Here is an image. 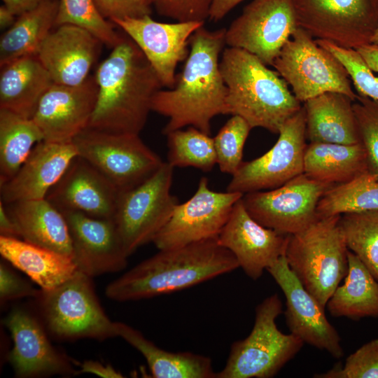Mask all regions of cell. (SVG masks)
<instances>
[{"label": "cell", "mask_w": 378, "mask_h": 378, "mask_svg": "<svg viewBox=\"0 0 378 378\" xmlns=\"http://www.w3.org/2000/svg\"><path fill=\"white\" fill-rule=\"evenodd\" d=\"M226 29H197L189 40L190 50L175 85L153 96L151 111L168 118L167 134L192 126L211 135V120L226 114L227 88L220 70Z\"/></svg>", "instance_id": "obj_1"}, {"label": "cell", "mask_w": 378, "mask_h": 378, "mask_svg": "<svg viewBox=\"0 0 378 378\" xmlns=\"http://www.w3.org/2000/svg\"><path fill=\"white\" fill-rule=\"evenodd\" d=\"M98 93L88 127L112 133L138 134L162 85L136 44L127 36L112 48L94 75Z\"/></svg>", "instance_id": "obj_2"}, {"label": "cell", "mask_w": 378, "mask_h": 378, "mask_svg": "<svg viewBox=\"0 0 378 378\" xmlns=\"http://www.w3.org/2000/svg\"><path fill=\"white\" fill-rule=\"evenodd\" d=\"M234 255L217 238L159 250L105 289L111 300L125 302L180 291L239 268Z\"/></svg>", "instance_id": "obj_3"}, {"label": "cell", "mask_w": 378, "mask_h": 378, "mask_svg": "<svg viewBox=\"0 0 378 378\" xmlns=\"http://www.w3.org/2000/svg\"><path fill=\"white\" fill-rule=\"evenodd\" d=\"M219 66L227 88L226 114L241 117L252 129L278 134L302 106L276 71L244 49L224 48Z\"/></svg>", "instance_id": "obj_4"}, {"label": "cell", "mask_w": 378, "mask_h": 378, "mask_svg": "<svg viewBox=\"0 0 378 378\" xmlns=\"http://www.w3.org/2000/svg\"><path fill=\"white\" fill-rule=\"evenodd\" d=\"M341 215L318 218L289 235L285 253L290 269L324 308L348 271V248Z\"/></svg>", "instance_id": "obj_5"}, {"label": "cell", "mask_w": 378, "mask_h": 378, "mask_svg": "<svg viewBox=\"0 0 378 378\" xmlns=\"http://www.w3.org/2000/svg\"><path fill=\"white\" fill-rule=\"evenodd\" d=\"M282 308L276 293L258 304L250 334L232 343L225 365L216 372V378H271L296 356L304 342L277 328L276 319Z\"/></svg>", "instance_id": "obj_6"}, {"label": "cell", "mask_w": 378, "mask_h": 378, "mask_svg": "<svg viewBox=\"0 0 378 378\" xmlns=\"http://www.w3.org/2000/svg\"><path fill=\"white\" fill-rule=\"evenodd\" d=\"M46 329L59 340L117 337L115 322L102 309L92 277L80 270L63 284L36 297Z\"/></svg>", "instance_id": "obj_7"}, {"label": "cell", "mask_w": 378, "mask_h": 378, "mask_svg": "<svg viewBox=\"0 0 378 378\" xmlns=\"http://www.w3.org/2000/svg\"><path fill=\"white\" fill-rule=\"evenodd\" d=\"M272 66L301 103L327 92L356 99L343 64L300 27L283 46Z\"/></svg>", "instance_id": "obj_8"}, {"label": "cell", "mask_w": 378, "mask_h": 378, "mask_svg": "<svg viewBox=\"0 0 378 378\" xmlns=\"http://www.w3.org/2000/svg\"><path fill=\"white\" fill-rule=\"evenodd\" d=\"M72 142L78 155L96 168L119 192L142 183L164 162L138 134L87 127Z\"/></svg>", "instance_id": "obj_9"}, {"label": "cell", "mask_w": 378, "mask_h": 378, "mask_svg": "<svg viewBox=\"0 0 378 378\" xmlns=\"http://www.w3.org/2000/svg\"><path fill=\"white\" fill-rule=\"evenodd\" d=\"M173 171L174 167L164 162L142 183L119 193L113 220L129 256L153 242L178 204L171 193Z\"/></svg>", "instance_id": "obj_10"}, {"label": "cell", "mask_w": 378, "mask_h": 378, "mask_svg": "<svg viewBox=\"0 0 378 378\" xmlns=\"http://www.w3.org/2000/svg\"><path fill=\"white\" fill-rule=\"evenodd\" d=\"M298 27L313 38L357 49L370 43L378 27L371 0H292Z\"/></svg>", "instance_id": "obj_11"}, {"label": "cell", "mask_w": 378, "mask_h": 378, "mask_svg": "<svg viewBox=\"0 0 378 378\" xmlns=\"http://www.w3.org/2000/svg\"><path fill=\"white\" fill-rule=\"evenodd\" d=\"M275 144L260 157L243 162L226 191L245 194L279 187L304 173L306 118L303 106L279 131Z\"/></svg>", "instance_id": "obj_12"}, {"label": "cell", "mask_w": 378, "mask_h": 378, "mask_svg": "<svg viewBox=\"0 0 378 378\" xmlns=\"http://www.w3.org/2000/svg\"><path fill=\"white\" fill-rule=\"evenodd\" d=\"M332 186L302 173L279 187L247 192L241 199L248 213L260 224L291 235L318 218V203Z\"/></svg>", "instance_id": "obj_13"}, {"label": "cell", "mask_w": 378, "mask_h": 378, "mask_svg": "<svg viewBox=\"0 0 378 378\" xmlns=\"http://www.w3.org/2000/svg\"><path fill=\"white\" fill-rule=\"evenodd\" d=\"M243 195L214 191L209 187L208 179L202 177L196 192L186 202L176 205L153 243L163 250L218 238L234 204Z\"/></svg>", "instance_id": "obj_14"}, {"label": "cell", "mask_w": 378, "mask_h": 378, "mask_svg": "<svg viewBox=\"0 0 378 378\" xmlns=\"http://www.w3.org/2000/svg\"><path fill=\"white\" fill-rule=\"evenodd\" d=\"M298 28L292 0H252L226 29L225 43L272 66Z\"/></svg>", "instance_id": "obj_15"}, {"label": "cell", "mask_w": 378, "mask_h": 378, "mask_svg": "<svg viewBox=\"0 0 378 378\" xmlns=\"http://www.w3.org/2000/svg\"><path fill=\"white\" fill-rule=\"evenodd\" d=\"M267 271L273 277L286 298L284 312L290 333L303 342L326 351L333 358L343 357L341 338L328 321L325 308L306 290L290 269L285 255Z\"/></svg>", "instance_id": "obj_16"}, {"label": "cell", "mask_w": 378, "mask_h": 378, "mask_svg": "<svg viewBox=\"0 0 378 378\" xmlns=\"http://www.w3.org/2000/svg\"><path fill=\"white\" fill-rule=\"evenodd\" d=\"M142 51L163 87L172 88L176 83V69L186 59L189 40L204 26L201 22L166 23L153 20L150 15L125 17L111 20Z\"/></svg>", "instance_id": "obj_17"}, {"label": "cell", "mask_w": 378, "mask_h": 378, "mask_svg": "<svg viewBox=\"0 0 378 378\" xmlns=\"http://www.w3.org/2000/svg\"><path fill=\"white\" fill-rule=\"evenodd\" d=\"M4 324L13 340L8 360L15 375L34 377L76 374L69 357L52 345L42 324L27 310L13 307Z\"/></svg>", "instance_id": "obj_18"}, {"label": "cell", "mask_w": 378, "mask_h": 378, "mask_svg": "<svg viewBox=\"0 0 378 378\" xmlns=\"http://www.w3.org/2000/svg\"><path fill=\"white\" fill-rule=\"evenodd\" d=\"M98 93L95 76L78 85L53 83L41 98L33 120L43 141L72 142L88 126Z\"/></svg>", "instance_id": "obj_19"}, {"label": "cell", "mask_w": 378, "mask_h": 378, "mask_svg": "<svg viewBox=\"0 0 378 378\" xmlns=\"http://www.w3.org/2000/svg\"><path fill=\"white\" fill-rule=\"evenodd\" d=\"M241 198L234 204L217 240L234 255L244 273L255 281L285 255L289 235L257 222L246 211Z\"/></svg>", "instance_id": "obj_20"}, {"label": "cell", "mask_w": 378, "mask_h": 378, "mask_svg": "<svg viewBox=\"0 0 378 378\" xmlns=\"http://www.w3.org/2000/svg\"><path fill=\"white\" fill-rule=\"evenodd\" d=\"M78 270L90 277L123 270L127 254L113 219L92 217L77 211H62Z\"/></svg>", "instance_id": "obj_21"}, {"label": "cell", "mask_w": 378, "mask_h": 378, "mask_svg": "<svg viewBox=\"0 0 378 378\" xmlns=\"http://www.w3.org/2000/svg\"><path fill=\"white\" fill-rule=\"evenodd\" d=\"M119 193L96 168L78 155L46 198L61 211H77L113 219Z\"/></svg>", "instance_id": "obj_22"}, {"label": "cell", "mask_w": 378, "mask_h": 378, "mask_svg": "<svg viewBox=\"0 0 378 378\" xmlns=\"http://www.w3.org/2000/svg\"><path fill=\"white\" fill-rule=\"evenodd\" d=\"M102 44L83 28L61 24L47 36L36 56L54 83L78 85L90 76Z\"/></svg>", "instance_id": "obj_23"}, {"label": "cell", "mask_w": 378, "mask_h": 378, "mask_svg": "<svg viewBox=\"0 0 378 378\" xmlns=\"http://www.w3.org/2000/svg\"><path fill=\"white\" fill-rule=\"evenodd\" d=\"M76 156L73 142L38 143L16 174L0 185L1 201L10 204L46 198Z\"/></svg>", "instance_id": "obj_24"}, {"label": "cell", "mask_w": 378, "mask_h": 378, "mask_svg": "<svg viewBox=\"0 0 378 378\" xmlns=\"http://www.w3.org/2000/svg\"><path fill=\"white\" fill-rule=\"evenodd\" d=\"M354 102L337 92H324L304 102L307 139L310 142L360 143Z\"/></svg>", "instance_id": "obj_25"}, {"label": "cell", "mask_w": 378, "mask_h": 378, "mask_svg": "<svg viewBox=\"0 0 378 378\" xmlns=\"http://www.w3.org/2000/svg\"><path fill=\"white\" fill-rule=\"evenodd\" d=\"M20 238L73 259V246L63 213L46 198L6 204Z\"/></svg>", "instance_id": "obj_26"}, {"label": "cell", "mask_w": 378, "mask_h": 378, "mask_svg": "<svg viewBox=\"0 0 378 378\" xmlns=\"http://www.w3.org/2000/svg\"><path fill=\"white\" fill-rule=\"evenodd\" d=\"M53 81L37 56L13 60L1 66L0 108L32 118Z\"/></svg>", "instance_id": "obj_27"}, {"label": "cell", "mask_w": 378, "mask_h": 378, "mask_svg": "<svg viewBox=\"0 0 378 378\" xmlns=\"http://www.w3.org/2000/svg\"><path fill=\"white\" fill-rule=\"evenodd\" d=\"M0 253L42 290L57 287L78 270L71 258L20 238L0 236Z\"/></svg>", "instance_id": "obj_28"}, {"label": "cell", "mask_w": 378, "mask_h": 378, "mask_svg": "<svg viewBox=\"0 0 378 378\" xmlns=\"http://www.w3.org/2000/svg\"><path fill=\"white\" fill-rule=\"evenodd\" d=\"M117 337H120L145 358L155 378H216L209 357L188 351L164 350L132 326L115 322Z\"/></svg>", "instance_id": "obj_29"}, {"label": "cell", "mask_w": 378, "mask_h": 378, "mask_svg": "<svg viewBox=\"0 0 378 378\" xmlns=\"http://www.w3.org/2000/svg\"><path fill=\"white\" fill-rule=\"evenodd\" d=\"M368 172L365 150L360 143L310 142L304 157V173L332 186L348 182Z\"/></svg>", "instance_id": "obj_30"}, {"label": "cell", "mask_w": 378, "mask_h": 378, "mask_svg": "<svg viewBox=\"0 0 378 378\" xmlns=\"http://www.w3.org/2000/svg\"><path fill=\"white\" fill-rule=\"evenodd\" d=\"M326 307L334 317L359 320L378 317V281L351 251H348V271Z\"/></svg>", "instance_id": "obj_31"}, {"label": "cell", "mask_w": 378, "mask_h": 378, "mask_svg": "<svg viewBox=\"0 0 378 378\" xmlns=\"http://www.w3.org/2000/svg\"><path fill=\"white\" fill-rule=\"evenodd\" d=\"M57 5V0H46L18 16L15 23L1 36L0 66L22 57L36 56L55 26Z\"/></svg>", "instance_id": "obj_32"}, {"label": "cell", "mask_w": 378, "mask_h": 378, "mask_svg": "<svg viewBox=\"0 0 378 378\" xmlns=\"http://www.w3.org/2000/svg\"><path fill=\"white\" fill-rule=\"evenodd\" d=\"M42 141L43 134L33 118L0 108V185L16 174Z\"/></svg>", "instance_id": "obj_33"}, {"label": "cell", "mask_w": 378, "mask_h": 378, "mask_svg": "<svg viewBox=\"0 0 378 378\" xmlns=\"http://www.w3.org/2000/svg\"><path fill=\"white\" fill-rule=\"evenodd\" d=\"M378 211V181L368 172L328 188L320 199L318 218Z\"/></svg>", "instance_id": "obj_34"}, {"label": "cell", "mask_w": 378, "mask_h": 378, "mask_svg": "<svg viewBox=\"0 0 378 378\" xmlns=\"http://www.w3.org/2000/svg\"><path fill=\"white\" fill-rule=\"evenodd\" d=\"M167 162L174 167H195L204 172L217 164L214 138L196 127L178 129L166 134Z\"/></svg>", "instance_id": "obj_35"}, {"label": "cell", "mask_w": 378, "mask_h": 378, "mask_svg": "<svg viewBox=\"0 0 378 378\" xmlns=\"http://www.w3.org/2000/svg\"><path fill=\"white\" fill-rule=\"evenodd\" d=\"M346 244L378 281V211L340 216Z\"/></svg>", "instance_id": "obj_36"}, {"label": "cell", "mask_w": 378, "mask_h": 378, "mask_svg": "<svg viewBox=\"0 0 378 378\" xmlns=\"http://www.w3.org/2000/svg\"><path fill=\"white\" fill-rule=\"evenodd\" d=\"M55 26L72 24L83 28L103 44L114 48L123 38L114 29L112 22L106 19L94 0H57Z\"/></svg>", "instance_id": "obj_37"}, {"label": "cell", "mask_w": 378, "mask_h": 378, "mask_svg": "<svg viewBox=\"0 0 378 378\" xmlns=\"http://www.w3.org/2000/svg\"><path fill=\"white\" fill-rule=\"evenodd\" d=\"M252 128L239 115H232L214 138L217 164L221 172L233 175L243 162V150Z\"/></svg>", "instance_id": "obj_38"}, {"label": "cell", "mask_w": 378, "mask_h": 378, "mask_svg": "<svg viewBox=\"0 0 378 378\" xmlns=\"http://www.w3.org/2000/svg\"><path fill=\"white\" fill-rule=\"evenodd\" d=\"M353 107L360 143L366 153L368 172L378 181V100L357 94Z\"/></svg>", "instance_id": "obj_39"}, {"label": "cell", "mask_w": 378, "mask_h": 378, "mask_svg": "<svg viewBox=\"0 0 378 378\" xmlns=\"http://www.w3.org/2000/svg\"><path fill=\"white\" fill-rule=\"evenodd\" d=\"M315 41L320 46L333 54L343 64L358 95L378 100V78L373 74L356 49L343 48L325 40Z\"/></svg>", "instance_id": "obj_40"}, {"label": "cell", "mask_w": 378, "mask_h": 378, "mask_svg": "<svg viewBox=\"0 0 378 378\" xmlns=\"http://www.w3.org/2000/svg\"><path fill=\"white\" fill-rule=\"evenodd\" d=\"M317 378H378V339L362 345L351 354L344 365H335Z\"/></svg>", "instance_id": "obj_41"}, {"label": "cell", "mask_w": 378, "mask_h": 378, "mask_svg": "<svg viewBox=\"0 0 378 378\" xmlns=\"http://www.w3.org/2000/svg\"><path fill=\"white\" fill-rule=\"evenodd\" d=\"M213 0H153L158 15L177 22H205Z\"/></svg>", "instance_id": "obj_42"}, {"label": "cell", "mask_w": 378, "mask_h": 378, "mask_svg": "<svg viewBox=\"0 0 378 378\" xmlns=\"http://www.w3.org/2000/svg\"><path fill=\"white\" fill-rule=\"evenodd\" d=\"M41 289L34 288L6 264H0V298L1 302L25 297H37Z\"/></svg>", "instance_id": "obj_43"}, {"label": "cell", "mask_w": 378, "mask_h": 378, "mask_svg": "<svg viewBox=\"0 0 378 378\" xmlns=\"http://www.w3.org/2000/svg\"><path fill=\"white\" fill-rule=\"evenodd\" d=\"M102 15L109 21L125 17L139 18L150 15L151 9L139 0H94Z\"/></svg>", "instance_id": "obj_44"}, {"label": "cell", "mask_w": 378, "mask_h": 378, "mask_svg": "<svg viewBox=\"0 0 378 378\" xmlns=\"http://www.w3.org/2000/svg\"><path fill=\"white\" fill-rule=\"evenodd\" d=\"M80 373H91L103 378L123 377L122 374L115 370L111 365H105L94 360H85L82 363L76 374Z\"/></svg>", "instance_id": "obj_45"}, {"label": "cell", "mask_w": 378, "mask_h": 378, "mask_svg": "<svg viewBox=\"0 0 378 378\" xmlns=\"http://www.w3.org/2000/svg\"><path fill=\"white\" fill-rule=\"evenodd\" d=\"M0 236L20 238L17 224L8 211L6 205L0 200Z\"/></svg>", "instance_id": "obj_46"}, {"label": "cell", "mask_w": 378, "mask_h": 378, "mask_svg": "<svg viewBox=\"0 0 378 378\" xmlns=\"http://www.w3.org/2000/svg\"><path fill=\"white\" fill-rule=\"evenodd\" d=\"M244 0H213L209 18L218 22Z\"/></svg>", "instance_id": "obj_47"}, {"label": "cell", "mask_w": 378, "mask_h": 378, "mask_svg": "<svg viewBox=\"0 0 378 378\" xmlns=\"http://www.w3.org/2000/svg\"><path fill=\"white\" fill-rule=\"evenodd\" d=\"M4 4L16 16L29 11L46 0H2Z\"/></svg>", "instance_id": "obj_48"}, {"label": "cell", "mask_w": 378, "mask_h": 378, "mask_svg": "<svg viewBox=\"0 0 378 378\" xmlns=\"http://www.w3.org/2000/svg\"><path fill=\"white\" fill-rule=\"evenodd\" d=\"M369 68L378 73V46L368 43L356 49Z\"/></svg>", "instance_id": "obj_49"}, {"label": "cell", "mask_w": 378, "mask_h": 378, "mask_svg": "<svg viewBox=\"0 0 378 378\" xmlns=\"http://www.w3.org/2000/svg\"><path fill=\"white\" fill-rule=\"evenodd\" d=\"M16 15L4 4L0 6V27L1 29H9L16 21Z\"/></svg>", "instance_id": "obj_50"}, {"label": "cell", "mask_w": 378, "mask_h": 378, "mask_svg": "<svg viewBox=\"0 0 378 378\" xmlns=\"http://www.w3.org/2000/svg\"><path fill=\"white\" fill-rule=\"evenodd\" d=\"M370 43L378 46V27L371 38Z\"/></svg>", "instance_id": "obj_51"}, {"label": "cell", "mask_w": 378, "mask_h": 378, "mask_svg": "<svg viewBox=\"0 0 378 378\" xmlns=\"http://www.w3.org/2000/svg\"><path fill=\"white\" fill-rule=\"evenodd\" d=\"M142 5L144 6L150 8L151 5H153V0H139Z\"/></svg>", "instance_id": "obj_52"}, {"label": "cell", "mask_w": 378, "mask_h": 378, "mask_svg": "<svg viewBox=\"0 0 378 378\" xmlns=\"http://www.w3.org/2000/svg\"><path fill=\"white\" fill-rule=\"evenodd\" d=\"M371 1H372V2L373 3L374 7L376 8V9L378 11V0H371Z\"/></svg>", "instance_id": "obj_53"}]
</instances>
